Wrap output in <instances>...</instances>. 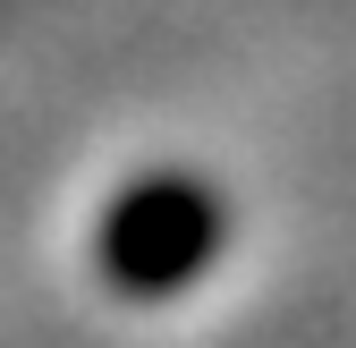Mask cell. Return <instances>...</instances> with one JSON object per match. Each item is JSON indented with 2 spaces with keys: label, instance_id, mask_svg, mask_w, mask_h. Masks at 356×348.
<instances>
[{
  "label": "cell",
  "instance_id": "obj_1",
  "mask_svg": "<svg viewBox=\"0 0 356 348\" xmlns=\"http://www.w3.org/2000/svg\"><path fill=\"white\" fill-rule=\"evenodd\" d=\"M220 238V204L204 179H178V170H161V179H136L111 212H102V272L119 289H178L204 272V255Z\"/></svg>",
  "mask_w": 356,
  "mask_h": 348
}]
</instances>
